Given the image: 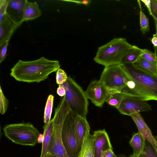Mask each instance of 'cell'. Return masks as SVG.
Returning a JSON list of instances; mask_svg holds the SVG:
<instances>
[{
    "label": "cell",
    "instance_id": "d6986e66",
    "mask_svg": "<svg viewBox=\"0 0 157 157\" xmlns=\"http://www.w3.org/2000/svg\"><path fill=\"white\" fill-rule=\"evenodd\" d=\"M44 140L42 143L41 152L40 157H44L48 152V147L53 129V119L49 123L43 126Z\"/></svg>",
    "mask_w": 157,
    "mask_h": 157
},
{
    "label": "cell",
    "instance_id": "4fadbf2b",
    "mask_svg": "<svg viewBox=\"0 0 157 157\" xmlns=\"http://www.w3.org/2000/svg\"><path fill=\"white\" fill-rule=\"evenodd\" d=\"M93 134L95 138L94 157H100L104 151L113 149L109 135L105 129L94 131Z\"/></svg>",
    "mask_w": 157,
    "mask_h": 157
},
{
    "label": "cell",
    "instance_id": "8992f818",
    "mask_svg": "<svg viewBox=\"0 0 157 157\" xmlns=\"http://www.w3.org/2000/svg\"><path fill=\"white\" fill-rule=\"evenodd\" d=\"M65 88V100L70 109L83 117L88 113L89 102L85 91L75 81L68 77L67 81L61 84Z\"/></svg>",
    "mask_w": 157,
    "mask_h": 157
},
{
    "label": "cell",
    "instance_id": "7c38bea8",
    "mask_svg": "<svg viewBox=\"0 0 157 157\" xmlns=\"http://www.w3.org/2000/svg\"><path fill=\"white\" fill-rule=\"evenodd\" d=\"M131 117L135 123L138 132L144 137L146 140L149 142L157 151V142L150 128L148 127L140 113L131 115Z\"/></svg>",
    "mask_w": 157,
    "mask_h": 157
},
{
    "label": "cell",
    "instance_id": "f1b7e54d",
    "mask_svg": "<svg viewBox=\"0 0 157 157\" xmlns=\"http://www.w3.org/2000/svg\"><path fill=\"white\" fill-rule=\"evenodd\" d=\"M9 41V40H7L0 43V64L6 57Z\"/></svg>",
    "mask_w": 157,
    "mask_h": 157
},
{
    "label": "cell",
    "instance_id": "9c48e42d",
    "mask_svg": "<svg viewBox=\"0 0 157 157\" xmlns=\"http://www.w3.org/2000/svg\"><path fill=\"white\" fill-rule=\"evenodd\" d=\"M117 109L121 114L129 116L136 113L148 112L152 110L151 105L147 101L125 95Z\"/></svg>",
    "mask_w": 157,
    "mask_h": 157
},
{
    "label": "cell",
    "instance_id": "d4e9b609",
    "mask_svg": "<svg viewBox=\"0 0 157 157\" xmlns=\"http://www.w3.org/2000/svg\"><path fill=\"white\" fill-rule=\"evenodd\" d=\"M140 57L152 63L157 64L156 55L148 49H142Z\"/></svg>",
    "mask_w": 157,
    "mask_h": 157
},
{
    "label": "cell",
    "instance_id": "74e56055",
    "mask_svg": "<svg viewBox=\"0 0 157 157\" xmlns=\"http://www.w3.org/2000/svg\"><path fill=\"white\" fill-rule=\"evenodd\" d=\"M44 157H59L57 155H52L47 152V154L45 155Z\"/></svg>",
    "mask_w": 157,
    "mask_h": 157
},
{
    "label": "cell",
    "instance_id": "3957f363",
    "mask_svg": "<svg viewBox=\"0 0 157 157\" xmlns=\"http://www.w3.org/2000/svg\"><path fill=\"white\" fill-rule=\"evenodd\" d=\"M132 45L124 38H115L99 47L94 60L105 67L121 64L122 59Z\"/></svg>",
    "mask_w": 157,
    "mask_h": 157
},
{
    "label": "cell",
    "instance_id": "83f0119b",
    "mask_svg": "<svg viewBox=\"0 0 157 157\" xmlns=\"http://www.w3.org/2000/svg\"><path fill=\"white\" fill-rule=\"evenodd\" d=\"M68 78L67 74L63 69L59 68L57 71L56 79V83L58 85H61L67 81Z\"/></svg>",
    "mask_w": 157,
    "mask_h": 157
},
{
    "label": "cell",
    "instance_id": "ba28073f",
    "mask_svg": "<svg viewBox=\"0 0 157 157\" xmlns=\"http://www.w3.org/2000/svg\"><path fill=\"white\" fill-rule=\"evenodd\" d=\"M77 114L70 109L65 118L62 126V142L68 157H78L75 132V119Z\"/></svg>",
    "mask_w": 157,
    "mask_h": 157
},
{
    "label": "cell",
    "instance_id": "f546056e",
    "mask_svg": "<svg viewBox=\"0 0 157 157\" xmlns=\"http://www.w3.org/2000/svg\"><path fill=\"white\" fill-rule=\"evenodd\" d=\"M151 9L152 16L156 22L157 14V1L156 0H150Z\"/></svg>",
    "mask_w": 157,
    "mask_h": 157
},
{
    "label": "cell",
    "instance_id": "5b68a950",
    "mask_svg": "<svg viewBox=\"0 0 157 157\" xmlns=\"http://www.w3.org/2000/svg\"><path fill=\"white\" fill-rule=\"evenodd\" d=\"M6 136L15 144L33 146L37 143L40 133L30 123H21L6 125L3 128Z\"/></svg>",
    "mask_w": 157,
    "mask_h": 157
},
{
    "label": "cell",
    "instance_id": "7a4b0ae2",
    "mask_svg": "<svg viewBox=\"0 0 157 157\" xmlns=\"http://www.w3.org/2000/svg\"><path fill=\"white\" fill-rule=\"evenodd\" d=\"M60 67L58 60L44 57L31 61L19 60L11 69L10 75L16 80L28 83H39L44 80L51 73Z\"/></svg>",
    "mask_w": 157,
    "mask_h": 157
},
{
    "label": "cell",
    "instance_id": "f35d334b",
    "mask_svg": "<svg viewBox=\"0 0 157 157\" xmlns=\"http://www.w3.org/2000/svg\"><path fill=\"white\" fill-rule=\"evenodd\" d=\"M116 157H127L124 154H120L118 155H117Z\"/></svg>",
    "mask_w": 157,
    "mask_h": 157
},
{
    "label": "cell",
    "instance_id": "8d00e7d4",
    "mask_svg": "<svg viewBox=\"0 0 157 157\" xmlns=\"http://www.w3.org/2000/svg\"><path fill=\"white\" fill-rule=\"evenodd\" d=\"M44 140L43 135L42 134H39L37 139V143H42Z\"/></svg>",
    "mask_w": 157,
    "mask_h": 157
},
{
    "label": "cell",
    "instance_id": "5bb4252c",
    "mask_svg": "<svg viewBox=\"0 0 157 157\" xmlns=\"http://www.w3.org/2000/svg\"><path fill=\"white\" fill-rule=\"evenodd\" d=\"M89 130L90 127L86 118L77 114L75 119V132L78 154L86 134Z\"/></svg>",
    "mask_w": 157,
    "mask_h": 157
},
{
    "label": "cell",
    "instance_id": "ac0fdd59",
    "mask_svg": "<svg viewBox=\"0 0 157 157\" xmlns=\"http://www.w3.org/2000/svg\"><path fill=\"white\" fill-rule=\"evenodd\" d=\"M145 141L144 138L138 132L132 135L129 143L133 150L132 154L133 156L137 157L141 155L145 148Z\"/></svg>",
    "mask_w": 157,
    "mask_h": 157
},
{
    "label": "cell",
    "instance_id": "d590c367",
    "mask_svg": "<svg viewBox=\"0 0 157 157\" xmlns=\"http://www.w3.org/2000/svg\"><path fill=\"white\" fill-rule=\"evenodd\" d=\"M151 43L153 46L156 47L157 46V37L156 34L154 35L153 37L151 39Z\"/></svg>",
    "mask_w": 157,
    "mask_h": 157
},
{
    "label": "cell",
    "instance_id": "e0dca14e",
    "mask_svg": "<svg viewBox=\"0 0 157 157\" xmlns=\"http://www.w3.org/2000/svg\"><path fill=\"white\" fill-rule=\"evenodd\" d=\"M41 15L39 6L36 2H30L26 0L25 6L22 22L35 19Z\"/></svg>",
    "mask_w": 157,
    "mask_h": 157
},
{
    "label": "cell",
    "instance_id": "7402d4cb",
    "mask_svg": "<svg viewBox=\"0 0 157 157\" xmlns=\"http://www.w3.org/2000/svg\"><path fill=\"white\" fill-rule=\"evenodd\" d=\"M124 95L121 92H110L105 102L117 109L119 106Z\"/></svg>",
    "mask_w": 157,
    "mask_h": 157
},
{
    "label": "cell",
    "instance_id": "ffe728a7",
    "mask_svg": "<svg viewBox=\"0 0 157 157\" xmlns=\"http://www.w3.org/2000/svg\"><path fill=\"white\" fill-rule=\"evenodd\" d=\"M142 49L132 45L127 53L122 59L121 64L134 63L140 57Z\"/></svg>",
    "mask_w": 157,
    "mask_h": 157
},
{
    "label": "cell",
    "instance_id": "4dcf8cb0",
    "mask_svg": "<svg viewBox=\"0 0 157 157\" xmlns=\"http://www.w3.org/2000/svg\"><path fill=\"white\" fill-rule=\"evenodd\" d=\"M7 4V0H4L3 3L0 8V22H1L6 15V10Z\"/></svg>",
    "mask_w": 157,
    "mask_h": 157
},
{
    "label": "cell",
    "instance_id": "6da1fadb",
    "mask_svg": "<svg viewBox=\"0 0 157 157\" xmlns=\"http://www.w3.org/2000/svg\"><path fill=\"white\" fill-rule=\"evenodd\" d=\"M122 64L130 80L122 90L124 95L146 101L157 100V78L133 63Z\"/></svg>",
    "mask_w": 157,
    "mask_h": 157
},
{
    "label": "cell",
    "instance_id": "4316f807",
    "mask_svg": "<svg viewBox=\"0 0 157 157\" xmlns=\"http://www.w3.org/2000/svg\"><path fill=\"white\" fill-rule=\"evenodd\" d=\"M9 103V101L4 95L0 85V113L3 115L6 112Z\"/></svg>",
    "mask_w": 157,
    "mask_h": 157
},
{
    "label": "cell",
    "instance_id": "30bf717a",
    "mask_svg": "<svg viewBox=\"0 0 157 157\" xmlns=\"http://www.w3.org/2000/svg\"><path fill=\"white\" fill-rule=\"evenodd\" d=\"M109 91L99 80L91 81L86 91V95L95 105L102 107L109 94Z\"/></svg>",
    "mask_w": 157,
    "mask_h": 157
},
{
    "label": "cell",
    "instance_id": "ab89813d",
    "mask_svg": "<svg viewBox=\"0 0 157 157\" xmlns=\"http://www.w3.org/2000/svg\"><path fill=\"white\" fill-rule=\"evenodd\" d=\"M4 0H0V8L4 2Z\"/></svg>",
    "mask_w": 157,
    "mask_h": 157
},
{
    "label": "cell",
    "instance_id": "1f68e13d",
    "mask_svg": "<svg viewBox=\"0 0 157 157\" xmlns=\"http://www.w3.org/2000/svg\"><path fill=\"white\" fill-rule=\"evenodd\" d=\"M116 156L114 153L113 149H110L104 151L100 157H116Z\"/></svg>",
    "mask_w": 157,
    "mask_h": 157
},
{
    "label": "cell",
    "instance_id": "277c9868",
    "mask_svg": "<svg viewBox=\"0 0 157 157\" xmlns=\"http://www.w3.org/2000/svg\"><path fill=\"white\" fill-rule=\"evenodd\" d=\"M70 109L64 96L61 97L55 109L53 129L48 152L59 157H68L62 143L61 130L64 120Z\"/></svg>",
    "mask_w": 157,
    "mask_h": 157
},
{
    "label": "cell",
    "instance_id": "8fae6325",
    "mask_svg": "<svg viewBox=\"0 0 157 157\" xmlns=\"http://www.w3.org/2000/svg\"><path fill=\"white\" fill-rule=\"evenodd\" d=\"M26 0H7L6 14L19 26L22 23L25 6Z\"/></svg>",
    "mask_w": 157,
    "mask_h": 157
},
{
    "label": "cell",
    "instance_id": "e575fe53",
    "mask_svg": "<svg viewBox=\"0 0 157 157\" xmlns=\"http://www.w3.org/2000/svg\"><path fill=\"white\" fill-rule=\"evenodd\" d=\"M141 1L143 2L147 8L148 12L152 16V13L151 12V2L150 0H141Z\"/></svg>",
    "mask_w": 157,
    "mask_h": 157
},
{
    "label": "cell",
    "instance_id": "2e32d148",
    "mask_svg": "<svg viewBox=\"0 0 157 157\" xmlns=\"http://www.w3.org/2000/svg\"><path fill=\"white\" fill-rule=\"evenodd\" d=\"M94 136L90 133V130L86 133L84 137L78 157H94Z\"/></svg>",
    "mask_w": 157,
    "mask_h": 157
},
{
    "label": "cell",
    "instance_id": "484cf974",
    "mask_svg": "<svg viewBox=\"0 0 157 157\" xmlns=\"http://www.w3.org/2000/svg\"><path fill=\"white\" fill-rule=\"evenodd\" d=\"M140 155L142 157H157V151L149 142L146 140L144 151Z\"/></svg>",
    "mask_w": 157,
    "mask_h": 157
},
{
    "label": "cell",
    "instance_id": "52a82bcc",
    "mask_svg": "<svg viewBox=\"0 0 157 157\" xmlns=\"http://www.w3.org/2000/svg\"><path fill=\"white\" fill-rule=\"evenodd\" d=\"M130 78L122 64L105 67L99 80L109 92H121Z\"/></svg>",
    "mask_w": 157,
    "mask_h": 157
},
{
    "label": "cell",
    "instance_id": "d6a6232c",
    "mask_svg": "<svg viewBox=\"0 0 157 157\" xmlns=\"http://www.w3.org/2000/svg\"><path fill=\"white\" fill-rule=\"evenodd\" d=\"M57 88V94L61 97H63L66 94V90L64 87L62 85H59Z\"/></svg>",
    "mask_w": 157,
    "mask_h": 157
},
{
    "label": "cell",
    "instance_id": "44dd1931",
    "mask_svg": "<svg viewBox=\"0 0 157 157\" xmlns=\"http://www.w3.org/2000/svg\"><path fill=\"white\" fill-rule=\"evenodd\" d=\"M133 64L154 77L157 78V64L149 62L140 57Z\"/></svg>",
    "mask_w": 157,
    "mask_h": 157
},
{
    "label": "cell",
    "instance_id": "60d3db41",
    "mask_svg": "<svg viewBox=\"0 0 157 157\" xmlns=\"http://www.w3.org/2000/svg\"><path fill=\"white\" fill-rule=\"evenodd\" d=\"M128 157H135L133 156L132 155V154H131V155H130ZM142 157V156H141V155H140V156H138V157Z\"/></svg>",
    "mask_w": 157,
    "mask_h": 157
},
{
    "label": "cell",
    "instance_id": "9a60e30c",
    "mask_svg": "<svg viewBox=\"0 0 157 157\" xmlns=\"http://www.w3.org/2000/svg\"><path fill=\"white\" fill-rule=\"evenodd\" d=\"M18 27L6 14L0 22V43L7 40H10Z\"/></svg>",
    "mask_w": 157,
    "mask_h": 157
},
{
    "label": "cell",
    "instance_id": "603a6c76",
    "mask_svg": "<svg viewBox=\"0 0 157 157\" xmlns=\"http://www.w3.org/2000/svg\"><path fill=\"white\" fill-rule=\"evenodd\" d=\"M54 98V97L52 94L49 95L48 98L44 113V124H48L51 120Z\"/></svg>",
    "mask_w": 157,
    "mask_h": 157
},
{
    "label": "cell",
    "instance_id": "836d02e7",
    "mask_svg": "<svg viewBox=\"0 0 157 157\" xmlns=\"http://www.w3.org/2000/svg\"><path fill=\"white\" fill-rule=\"evenodd\" d=\"M91 0H76V1H70L79 4H83L85 5H89L91 2Z\"/></svg>",
    "mask_w": 157,
    "mask_h": 157
},
{
    "label": "cell",
    "instance_id": "cb8c5ba5",
    "mask_svg": "<svg viewBox=\"0 0 157 157\" xmlns=\"http://www.w3.org/2000/svg\"><path fill=\"white\" fill-rule=\"evenodd\" d=\"M140 30L143 34L150 31L148 18L142 11L141 8L140 13Z\"/></svg>",
    "mask_w": 157,
    "mask_h": 157
}]
</instances>
